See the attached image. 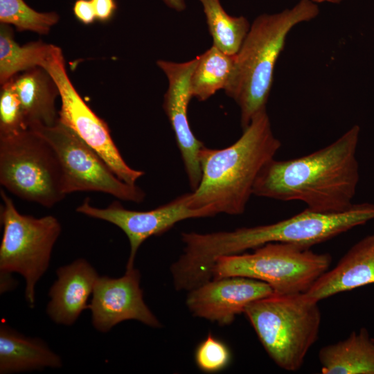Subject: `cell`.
Segmentation results:
<instances>
[{
  "label": "cell",
  "instance_id": "obj_17",
  "mask_svg": "<svg viewBox=\"0 0 374 374\" xmlns=\"http://www.w3.org/2000/svg\"><path fill=\"white\" fill-rule=\"evenodd\" d=\"M21 104L28 128L51 127L58 121L57 86L43 67H35L15 75L10 80Z\"/></svg>",
  "mask_w": 374,
  "mask_h": 374
},
{
  "label": "cell",
  "instance_id": "obj_27",
  "mask_svg": "<svg viewBox=\"0 0 374 374\" xmlns=\"http://www.w3.org/2000/svg\"><path fill=\"white\" fill-rule=\"evenodd\" d=\"M96 19L101 22L109 21L117 8L115 0H91Z\"/></svg>",
  "mask_w": 374,
  "mask_h": 374
},
{
  "label": "cell",
  "instance_id": "obj_9",
  "mask_svg": "<svg viewBox=\"0 0 374 374\" xmlns=\"http://www.w3.org/2000/svg\"><path fill=\"white\" fill-rule=\"evenodd\" d=\"M31 129L44 137L59 159L66 195L78 191H95L111 195L123 201L142 202L145 192L136 184L121 180L93 148L59 121L53 126Z\"/></svg>",
  "mask_w": 374,
  "mask_h": 374
},
{
  "label": "cell",
  "instance_id": "obj_30",
  "mask_svg": "<svg viewBox=\"0 0 374 374\" xmlns=\"http://www.w3.org/2000/svg\"><path fill=\"white\" fill-rule=\"evenodd\" d=\"M316 3H339L343 0H312Z\"/></svg>",
  "mask_w": 374,
  "mask_h": 374
},
{
  "label": "cell",
  "instance_id": "obj_22",
  "mask_svg": "<svg viewBox=\"0 0 374 374\" xmlns=\"http://www.w3.org/2000/svg\"><path fill=\"white\" fill-rule=\"evenodd\" d=\"M199 1L203 7L213 46L226 54L236 55L250 29L247 19L229 15L220 0Z\"/></svg>",
  "mask_w": 374,
  "mask_h": 374
},
{
  "label": "cell",
  "instance_id": "obj_31",
  "mask_svg": "<svg viewBox=\"0 0 374 374\" xmlns=\"http://www.w3.org/2000/svg\"><path fill=\"white\" fill-rule=\"evenodd\" d=\"M373 340H374V338H373Z\"/></svg>",
  "mask_w": 374,
  "mask_h": 374
},
{
  "label": "cell",
  "instance_id": "obj_20",
  "mask_svg": "<svg viewBox=\"0 0 374 374\" xmlns=\"http://www.w3.org/2000/svg\"><path fill=\"white\" fill-rule=\"evenodd\" d=\"M58 46L36 41L24 45L15 39L10 25L0 26V83L7 82L15 75L35 67H42Z\"/></svg>",
  "mask_w": 374,
  "mask_h": 374
},
{
  "label": "cell",
  "instance_id": "obj_19",
  "mask_svg": "<svg viewBox=\"0 0 374 374\" xmlns=\"http://www.w3.org/2000/svg\"><path fill=\"white\" fill-rule=\"evenodd\" d=\"M319 360L323 374H374V340L366 328L322 347Z\"/></svg>",
  "mask_w": 374,
  "mask_h": 374
},
{
  "label": "cell",
  "instance_id": "obj_28",
  "mask_svg": "<svg viewBox=\"0 0 374 374\" xmlns=\"http://www.w3.org/2000/svg\"><path fill=\"white\" fill-rule=\"evenodd\" d=\"M11 273L1 272V293L9 291L15 287L16 281L12 278Z\"/></svg>",
  "mask_w": 374,
  "mask_h": 374
},
{
  "label": "cell",
  "instance_id": "obj_18",
  "mask_svg": "<svg viewBox=\"0 0 374 374\" xmlns=\"http://www.w3.org/2000/svg\"><path fill=\"white\" fill-rule=\"evenodd\" d=\"M62 360L45 342L30 338L1 323L0 326V373L10 374L44 368H60Z\"/></svg>",
  "mask_w": 374,
  "mask_h": 374
},
{
  "label": "cell",
  "instance_id": "obj_7",
  "mask_svg": "<svg viewBox=\"0 0 374 374\" xmlns=\"http://www.w3.org/2000/svg\"><path fill=\"white\" fill-rule=\"evenodd\" d=\"M0 184L20 199L51 208L66 197L59 159L31 129L0 136Z\"/></svg>",
  "mask_w": 374,
  "mask_h": 374
},
{
  "label": "cell",
  "instance_id": "obj_5",
  "mask_svg": "<svg viewBox=\"0 0 374 374\" xmlns=\"http://www.w3.org/2000/svg\"><path fill=\"white\" fill-rule=\"evenodd\" d=\"M305 293L276 294L250 303L244 313L265 350L280 368L299 370L316 342L321 315Z\"/></svg>",
  "mask_w": 374,
  "mask_h": 374
},
{
  "label": "cell",
  "instance_id": "obj_14",
  "mask_svg": "<svg viewBox=\"0 0 374 374\" xmlns=\"http://www.w3.org/2000/svg\"><path fill=\"white\" fill-rule=\"evenodd\" d=\"M274 292L261 280L230 276L211 279L189 291L186 305L193 315L229 325L252 302Z\"/></svg>",
  "mask_w": 374,
  "mask_h": 374
},
{
  "label": "cell",
  "instance_id": "obj_1",
  "mask_svg": "<svg viewBox=\"0 0 374 374\" xmlns=\"http://www.w3.org/2000/svg\"><path fill=\"white\" fill-rule=\"evenodd\" d=\"M360 128L353 125L330 145L305 156L271 159L260 170L253 195L280 201H301L323 213L348 211L359 181L356 157Z\"/></svg>",
  "mask_w": 374,
  "mask_h": 374
},
{
  "label": "cell",
  "instance_id": "obj_4",
  "mask_svg": "<svg viewBox=\"0 0 374 374\" xmlns=\"http://www.w3.org/2000/svg\"><path fill=\"white\" fill-rule=\"evenodd\" d=\"M318 4L300 0L290 8L257 17L239 50L234 67L224 89L240 109L242 130L263 110L271 91L274 71L287 36L296 25L314 19Z\"/></svg>",
  "mask_w": 374,
  "mask_h": 374
},
{
  "label": "cell",
  "instance_id": "obj_13",
  "mask_svg": "<svg viewBox=\"0 0 374 374\" xmlns=\"http://www.w3.org/2000/svg\"><path fill=\"white\" fill-rule=\"evenodd\" d=\"M140 278V273L134 267L126 269L120 278L98 277L89 304L92 325L97 330L107 332L116 324L130 319L152 328L161 327L143 301Z\"/></svg>",
  "mask_w": 374,
  "mask_h": 374
},
{
  "label": "cell",
  "instance_id": "obj_11",
  "mask_svg": "<svg viewBox=\"0 0 374 374\" xmlns=\"http://www.w3.org/2000/svg\"><path fill=\"white\" fill-rule=\"evenodd\" d=\"M188 195L189 193L183 194L165 204L147 211L127 209L118 201H114L106 208L95 207L90 204L89 197H87L75 211L90 217L112 223L125 233L130 246L126 269H130L134 268L139 248L150 237L168 231L180 221L216 215L210 208H190L188 204Z\"/></svg>",
  "mask_w": 374,
  "mask_h": 374
},
{
  "label": "cell",
  "instance_id": "obj_21",
  "mask_svg": "<svg viewBox=\"0 0 374 374\" xmlns=\"http://www.w3.org/2000/svg\"><path fill=\"white\" fill-rule=\"evenodd\" d=\"M235 55L226 54L212 46L197 56L190 78L193 98L204 101L220 89H225L231 77Z\"/></svg>",
  "mask_w": 374,
  "mask_h": 374
},
{
  "label": "cell",
  "instance_id": "obj_2",
  "mask_svg": "<svg viewBox=\"0 0 374 374\" xmlns=\"http://www.w3.org/2000/svg\"><path fill=\"white\" fill-rule=\"evenodd\" d=\"M374 220V204H354L346 211L323 213L308 208L276 223L208 233H182L184 252L179 265L190 278H212L216 259L256 249L269 242L290 243L310 249Z\"/></svg>",
  "mask_w": 374,
  "mask_h": 374
},
{
  "label": "cell",
  "instance_id": "obj_10",
  "mask_svg": "<svg viewBox=\"0 0 374 374\" xmlns=\"http://www.w3.org/2000/svg\"><path fill=\"white\" fill-rule=\"evenodd\" d=\"M42 67L49 73L59 89L61 108L58 111V121L98 153L118 177L135 185L145 172L128 166L116 145L107 123L78 93L68 76L60 47Z\"/></svg>",
  "mask_w": 374,
  "mask_h": 374
},
{
  "label": "cell",
  "instance_id": "obj_15",
  "mask_svg": "<svg viewBox=\"0 0 374 374\" xmlns=\"http://www.w3.org/2000/svg\"><path fill=\"white\" fill-rule=\"evenodd\" d=\"M56 274L57 278L48 293L51 300L46 312L55 323L71 326L89 308L87 301L99 276L82 258L60 267Z\"/></svg>",
  "mask_w": 374,
  "mask_h": 374
},
{
  "label": "cell",
  "instance_id": "obj_16",
  "mask_svg": "<svg viewBox=\"0 0 374 374\" xmlns=\"http://www.w3.org/2000/svg\"><path fill=\"white\" fill-rule=\"evenodd\" d=\"M374 283V234L352 246L331 269L323 274L305 294L319 302L335 294Z\"/></svg>",
  "mask_w": 374,
  "mask_h": 374
},
{
  "label": "cell",
  "instance_id": "obj_29",
  "mask_svg": "<svg viewBox=\"0 0 374 374\" xmlns=\"http://www.w3.org/2000/svg\"><path fill=\"white\" fill-rule=\"evenodd\" d=\"M163 2L170 8L181 12L186 9L185 0H162Z\"/></svg>",
  "mask_w": 374,
  "mask_h": 374
},
{
  "label": "cell",
  "instance_id": "obj_23",
  "mask_svg": "<svg viewBox=\"0 0 374 374\" xmlns=\"http://www.w3.org/2000/svg\"><path fill=\"white\" fill-rule=\"evenodd\" d=\"M60 20L56 12H38L24 0H0V22L14 26L18 31L48 34Z\"/></svg>",
  "mask_w": 374,
  "mask_h": 374
},
{
  "label": "cell",
  "instance_id": "obj_24",
  "mask_svg": "<svg viewBox=\"0 0 374 374\" xmlns=\"http://www.w3.org/2000/svg\"><path fill=\"white\" fill-rule=\"evenodd\" d=\"M28 129L19 98L10 81L1 87L0 136L19 133Z\"/></svg>",
  "mask_w": 374,
  "mask_h": 374
},
{
  "label": "cell",
  "instance_id": "obj_26",
  "mask_svg": "<svg viewBox=\"0 0 374 374\" xmlns=\"http://www.w3.org/2000/svg\"><path fill=\"white\" fill-rule=\"evenodd\" d=\"M73 11L75 18L85 25L91 24L96 19L91 0H76Z\"/></svg>",
  "mask_w": 374,
  "mask_h": 374
},
{
  "label": "cell",
  "instance_id": "obj_25",
  "mask_svg": "<svg viewBox=\"0 0 374 374\" xmlns=\"http://www.w3.org/2000/svg\"><path fill=\"white\" fill-rule=\"evenodd\" d=\"M195 359L199 369L207 373H214L222 371L228 366L231 360V353L224 343L209 333L198 345Z\"/></svg>",
  "mask_w": 374,
  "mask_h": 374
},
{
  "label": "cell",
  "instance_id": "obj_6",
  "mask_svg": "<svg viewBox=\"0 0 374 374\" xmlns=\"http://www.w3.org/2000/svg\"><path fill=\"white\" fill-rule=\"evenodd\" d=\"M249 253L217 258L212 279L241 276L267 283L276 294L305 292L326 271L332 261L329 253L283 242H269Z\"/></svg>",
  "mask_w": 374,
  "mask_h": 374
},
{
  "label": "cell",
  "instance_id": "obj_12",
  "mask_svg": "<svg viewBox=\"0 0 374 374\" xmlns=\"http://www.w3.org/2000/svg\"><path fill=\"white\" fill-rule=\"evenodd\" d=\"M197 62V57L181 63L161 60L157 62L168 80L163 108L175 133L192 191L197 188L201 180L199 154L204 146L194 135L188 118V106L193 98L190 78Z\"/></svg>",
  "mask_w": 374,
  "mask_h": 374
},
{
  "label": "cell",
  "instance_id": "obj_3",
  "mask_svg": "<svg viewBox=\"0 0 374 374\" xmlns=\"http://www.w3.org/2000/svg\"><path fill=\"white\" fill-rule=\"evenodd\" d=\"M280 146L263 110L230 146L222 149L202 147L199 154L202 177L197 188L189 193V207L210 208L216 215L242 214L258 174Z\"/></svg>",
  "mask_w": 374,
  "mask_h": 374
},
{
  "label": "cell",
  "instance_id": "obj_8",
  "mask_svg": "<svg viewBox=\"0 0 374 374\" xmlns=\"http://www.w3.org/2000/svg\"><path fill=\"white\" fill-rule=\"evenodd\" d=\"M0 194L3 226L0 271L17 272L24 277L26 300L33 308L35 285L48 267L61 225L53 215L37 218L20 213L4 190L1 189Z\"/></svg>",
  "mask_w": 374,
  "mask_h": 374
}]
</instances>
